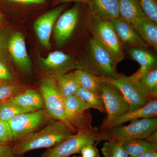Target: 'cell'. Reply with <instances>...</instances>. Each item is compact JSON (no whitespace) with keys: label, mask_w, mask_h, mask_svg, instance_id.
Returning <instances> with one entry per match:
<instances>
[{"label":"cell","mask_w":157,"mask_h":157,"mask_svg":"<svg viewBox=\"0 0 157 157\" xmlns=\"http://www.w3.org/2000/svg\"><path fill=\"white\" fill-rule=\"evenodd\" d=\"M89 0H56L57 3L70 2H76L82 3H87Z\"/></svg>","instance_id":"cell-37"},{"label":"cell","mask_w":157,"mask_h":157,"mask_svg":"<svg viewBox=\"0 0 157 157\" xmlns=\"http://www.w3.org/2000/svg\"><path fill=\"white\" fill-rule=\"evenodd\" d=\"M36 109L25 107L11 101L0 104V118L3 121L8 122L12 118L26 113L33 112Z\"/></svg>","instance_id":"cell-26"},{"label":"cell","mask_w":157,"mask_h":157,"mask_svg":"<svg viewBox=\"0 0 157 157\" xmlns=\"http://www.w3.org/2000/svg\"><path fill=\"white\" fill-rule=\"evenodd\" d=\"M92 15L112 21L120 17L118 0H89Z\"/></svg>","instance_id":"cell-16"},{"label":"cell","mask_w":157,"mask_h":157,"mask_svg":"<svg viewBox=\"0 0 157 157\" xmlns=\"http://www.w3.org/2000/svg\"><path fill=\"white\" fill-rule=\"evenodd\" d=\"M56 79L51 76L43 78L40 81V94L43 98L45 109L51 117L63 121L76 133V129L66 118L64 100L57 85Z\"/></svg>","instance_id":"cell-6"},{"label":"cell","mask_w":157,"mask_h":157,"mask_svg":"<svg viewBox=\"0 0 157 157\" xmlns=\"http://www.w3.org/2000/svg\"><path fill=\"white\" fill-rule=\"evenodd\" d=\"M79 63L81 70L98 77L116 78L120 75L112 57L94 37L90 39L84 58Z\"/></svg>","instance_id":"cell-2"},{"label":"cell","mask_w":157,"mask_h":157,"mask_svg":"<svg viewBox=\"0 0 157 157\" xmlns=\"http://www.w3.org/2000/svg\"><path fill=\"white\" fill-rule=\"evenodd\" d=\"M11 144H0V157H14Z\"/></svg>","instance_id":"cell-34"},{"label":"cell","mask_w":157,"mask_h":157,"mask_svg":"<svg viewBox=\"0 0 157 157\" xmlns=\"http://www.w3.org/2000/svg\"><path fill=\"white\" fill-rule=\"evenodd\" d=\"M13 76L6 66V64L0 57V82L12 81Z\"/></svg>","instance_id":"cell-32"},{"label":"cell","mask_w":157,"mask_h":157,"mask_svg":"<svg viewBox=\"0 0 157 157\" xmlns=\"http://www.w3.org/2000/svg\"><path fill=\"white\" fill-rule=\"evenodd\" d=\"M140 4L146 16L157 23L156 0H140Z\"/></svg>","instance_id":"cell-30"},{"label":"cell","mask_w":157,"mask_h":157,"mask_svg":"<svg viewBox=\"0 0 157 157\" xmlns=\"http://www.w3.org/2000/svg\"><path fill=\"white\" fill-rule=\"evenodd\" d=\"M131 24L144 41L157 51V23L145 16L137 18Z\"/></svg>","instance_id":"cell-19"},{"label":"cell","mask_w":157,"mask_h":157,"mask_svg":"<svg viewBox=\"0 0 157 157\" xmlns=\"http://www.w3.org/2000/svg\"><path fill=\"white\" fill-rule=\"evenodd\" d=\"M76 95L91 108L97 109L102 113H105L104 102L101 97L95 93L87 90L79 86Z\"/></svg>","instance_id":"cell-28"},{"label":"cell","mask_w":157,"mask_h":157,"mask_svg":"<svg viewBox=\"0 0 157 157\" xmlns=\"http://www.w3.org/2000/svg\"><path fill=\"white\" fill-rule=\"evenodd\" d=\"M56 84L63 100L76 95L79 85L74 73H66L59 76Z\"/></svg>","instance_id":"cell-23"},{"label":"cell","mask_w":157,"mask_h":157,"mask_svg":"<svg viewBox=\"0 0 157 157\" xmlns=\"http://www.w3.org/2000/svg\"><path fill=\"white\" fill-rule=\"evenodd\" d=\"M74 73L80 87L95 93L101 98V82L97 76L82 70H76Z\"/></svg>","instance_id":"cell-24"},{"label":"cell","mask_w":157,"mask_h":157,"mask_svg":"<svg viewBox=\"0 0 157 157\" xmlns=\"http://www.w3.org/2000/svg\"><path fill=\"white\" fill-rule=\"evenodd\" d=\"M121 143L128 154L129 156L157 151V144L152 143L146 139H128L122 141Z\"/></svg>","instance_id":"cell-22"},{"label":"cell","mask_w":157,"mask_h":157,"mask_svg":"<svg viewBox=\"0 0 157 157\" xmlns=\"http://www.w3.org/2000/svg\"><path fill=\"white\" fill-rule=\"evenodd\" d=\"M73 157H79V156H74Z\"/></svg>","instance_id":"cell-39"},{"label":"cell","mask_w":157,"mask_h":157,"mask_svg":"<svg viewBox=\"0 0 157 157\" xmlns=\"http://www.w3.org/2000/svg\"><path fill=\"white\" fill-rule=\"evenodd\" d=\"M137 83L148 95L151 100L157 99V69L156 67L148 70L144 73Z\"/></svg>","instance_id":"cell-25"},{"label":"cell","mask_w":157,"mask_h":157,"mask_svg":"<svg viewBox=\"0 0 157 157\" xmlns=\"http://www.w3.org/2000/svg\"><path fill=\"white\" fill-rule=\"evenodd\" d=\"M25 89L22 85L15 82H0V104L11 101Z\"/></svg>","instance_id":"cell-27"},{"label":"cell","mask_w":157,"mask_h":157,"mask_svg":"<svg viewBox=\"0 0 157 157\" xmlns=\"http://www.w3.org/2000/svg\"><path fill=\"white\" fill-rule=\"evenodd\" d=\"M13 2L23 4H42L45 2L46 0H5Z\"/></svg>","instance_id":"cell-35"},{"label":"cell","mask_w":157,"mask_h":157,"mask_svg":"<svg viewBox=\"0 0 157 157\" xmlns=\"http://www.w3.org/2000/svg\"><path fill=\"white\" fill-rule=\"evenodd\" d=\"M90 26L93 37L107 50L117 65L124 56L111 21L92 15Z\"/></svg>","instance_id":"cell-5"},{"label":"cell","mask_w":157,"mask_h":157,"mask_svg":"<svg viewBox=\"0 0 157 157\" xmlns=\"http://www.w3.org/2000/svg\"><path fill=\"white\" fill-rule=\"evenodd\" d=\"M80 153L82 157H101L96 144L86 145L82 149Z\"/></svg>","instance_id":"cell-33"},{"label":"cell","mask_w":157,"mask_h":157,"mask_svg":"<svg viewBox=\"0 0 157 157\" xmlns=\"http://www.w3.org/2000/svg\"><path fill=\"white\" fill-rule=\"evenodd\" d=\"M8 48L11 57L23 72L31 73L32 65L27 51L24 36L20 32L14 33L8 42Z\"/></svg>","instance_id":"cell-14"},{"label":"cell","mask_w":157,"mask_h":157,"mask_svg":"<svg viewBox=\"0 0 157 157\" xmlns=\"http://www.w3.org/2000/svg\"><path fill=\"white\" fill-rule=\"evenodd\" d=\"M111 22L121 45L132 48L148 47V45L138 35L131 24L120 17Z\"/></svg>","instance_id":"cell-15"},{"label":"cell","mask_w":157,"mask_h":157,"mask_svg":"<svg viewBox=\"0 0 157 157\" xmlns=\"http://www.w3.org/2000/svg\"><path fill=\"white\" fill-rule=\"evenodd\" d=\"M97 77L99 81L108 82L120 92L128 104L129 111L139 109L152 100L137 82L131 81L124 75L120 74L116 78Z\"/></svg>","instance_id":"cell-7"},{"label":"cell","mask_w":157,"mask_h":157,"mask_svg":"<svg viewBox=\"0 0 157 157\" xmlns=\"http://www.w3.org/2000/svg\"><path fill=\"white\" fill-rule=\"evenodd\" d=\"M101 82L102 95L107 117L104 119L100 130H106L117 118L128 112L129 106L120 92L112 85Z\"/></svg>","instance_id":"cell-8"},{"label":"cell","mask_w":157,"mask_h":157,"mask_svg":"<svg viewBox=\"0 0 157 157\" xmlns=\"http://www.w3.org/2000/svg\"><path fill=\"white\" fill-rule=\"evenodd\" d=\"M14 141V137L7 122L0 121V144H11Z\"/></svg>","instance_id":"cell-31"},{"label":"cell","mask_w":157,"mask_h":157,"mask_svg":"<svg viewBox=\"0 0 157 157\" xmlns=\"http://www.w3.org/2000/svg\"><path fill=\"white\" fill-rule=\"evenodd\" d=\"M157 115V99H155L151 100L146 105L139 109H135L132 111H128L124 115L116 119L106 130L122 125V124L129 121H132L137 120L138 119L145 118L155 117Z\"/></svg>","instance_id":"cell-18"},{"label":"cell","mask_w":157,"mask_h":157,"mask_svg":"<svg viewBox=\"0 0 157 157\" xmlns=\"http://www.w3.org/2000/svg\"><path fill=\"white\" fill-rule=\"evenodd\" d=\"M99 132L96 127L88 130H78L67 139L48 148L41 157H69L75 154L80 153L84 147L97 142Z\"/></svg>","instance_id":"cell-4"},{"label":"cell","mask_w":157,"mask_h":157,"mask_svg":"<svg viewBox=\"0 0 157 157\" xmlns=\"http://www.w3.org/2000/svg\"><path fill=\"white\" fill-rule=\"evenodd\" d=\"M64 8L63 6L57 7L39 17L34 22V29L37 38L42 45L47 49L51 48L52 33Z\"/></svg>","instance_id":"cell-13"},{"label":"cell","mask_w":157,"mask_h":157,"mask_svg":"<svg viewBox=\"0 0 157 157\" xmlns=\"http://www.w3.org/2000/svg\"><path fill=\"white\" fill-rule=\"evenodd\" d=\"M50 116L45 109L26 113L12 118L7 122L14 142L33 132L45 124Z\"/></svg>","instance_id":"cell-9"},{"label":"cell","mask_w":157,"mask_h":157,"mask_svg":"<svg viewBox=\"0 0 157 157\" xmlns=\"http://www.w3.org/2000/svg\"><path fill=\"white\" fill-rule=\"evenodd\" d=\"M65 114L68 121L76 131L92 128V117L89 106L77 96L74 95L64 100Z\"/></svg>","instance_id":"cell-10"},{"label":"cell","mask_w":157,"mask_h":157,"mask_svg":"<svg viewBox=\"0 0 157 157\" xmlns=\"http://www.w3.org/2000/svg\"><path fill=\"white\" fill-rule=\"evenodd\" d=\"M17 157V156L15 155V157Z\"/></svg>","instance_id":"cell-40"},{"label":"cell","mask_w":157,"mask_h":157,"mask_svg":"<svg viewBox=\"0 0 157 157\" xmlns=\"http://www.w3.org/2000/svg\"><path fill=\"white\" fill-rule=\"evenodd\" d=\"M6 22V19L4 14L0 11V28L4 25Z\"/></svg>","instance_id":"cell-38"},{"label":"cell","mask_w":157,"mask_h":157,"mask_svg":"<svg viewBox=\"0 0 157 157\" xmlns=\"http://www.w3.org/2000/svg\"><path fill=\"white\" fill-rule=\"evenodd\" d=\"M128 157H157V151L146 153L138 155L129 156Z\"/></svg>","instance_id":"cell-36"},{"label":"cell","mask_w":157,"mask_h":157,"mask_svg":"<svg viewBox=\"0 0 157 157\" xmlns=\"http://www.w3.org/2000/svg\"><path fill=\"white\" fill-rule=\"evenodd\" d=\"M1 121V118H0V121Z\"/></svg>","instance_id":"cell-41"},{"label":"cell","mask_w":157,"mask_h":157,"mask_svg":"<svg viewBox=\"0 0 157 157\" xmlns=\"http://www.w3.org/2000/svg\"><path fill=\"white\" fill-rule=\"evenodd\" d=\"M128 52L130 56L138 62L140 66V69L136 73L128 77L130 80L133 82H137L147 71L156 67V59L144 48L132 47L129 49Z\"/></svg>","instance_id":"cell-17"},{"label":"cell","mask_w":157,"mask_h":157,"mask_svg":"<svg viewBox=\"0 0 157 157\" xmlns=\"http://www.w3.org/2000/svg\"><path fill=\"white\" fill-rule=\"evenodd\" d=\"M39 63L43 71L57 78L70 70H81L79 62L70 55L59 51L49 53L46 58H41Z\"/></svg>","instance_id":"cell-11"},{"label":"cell","mask_w":157,"mask_h":157,"mask_svg":"<svg viewBox=\"0 0 157 157\" xmlns=\"http://www.w3.org/2000/svg\"><path fill=\"white\" fill-rule=\"evenodd\" d=\"M157 129L156 117L133 121L128 125H120L108 130H99L97 143L102 140H113L121 142L128 139H146Z\"/></svg>","instance_id":"cell-3"},{"label":"cell","mask_w":157,"mask_h":157,"mask_svg":"<svg viewBox=\"0 0 157 157\" xmlns=\"http://www.w3.org/2000/svg\"><path fill=\"white\" fill-rule=\"evenodd\" d=\"M10 101L21 106L36 110L45 108L42 95L34 90L25 89Z\"/></svg>","instance_id":"cell-20"},{"label":"cell","mask_w":157,"mask_h":157,"mask_svg":"<svg viewBox=\"0 0 157 157\" xmlns=\"http://www.w3.org/2000/svg\"><path fill=\"white\" fill-rule=\"evenodd\" d=\"M120 17L130 24L146 16L138 0H118Z\"/></svg>","instance_id":"cell-21"},{"label":"cell","mask_w":157,"mask_h":157,"mask_svg":"<svg viewBox=\"0 0 157 157\" xmlns=\"http://www.w3.org/2000/svg\"><path fill=\"white\" fill-rule=\"evenodd\" d=\"M76 133L63 121L57 120L39 132H32L15 141L12 151L15 155H21L33 150L51 148Z\"/></svg>","instance_id":"cell-1"},{"label":"cell","mask_w":157,"mask_h":157,"mask_svg":"<svg viewBox=\"0 0 157 157\" xmlns=\"http://www.w3.org/2000/svg\"><path fill=\"white\" fill-rule=\"evenodd\" d=\"M101 151L104 157H128V154L121 142L113 140H107Z\"/></svg>","instance_id":"cell-29"},{"label":"cell","mask_w":157,"mask_h":157,"mask_svg":"<svg viewBox=\"0 0 157 157\" xmlns=\"http://www.w3.org/2000/svg\"><path fill=\"white\" fill-rule=\"evenodd\" d=\"M79 14V8L75 6L59 16L53 29L57 45L62 46L70 39L78 23Z\"/></svg>","instance_id":"cell-12"}]
</instances>
